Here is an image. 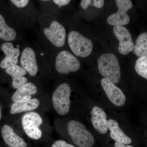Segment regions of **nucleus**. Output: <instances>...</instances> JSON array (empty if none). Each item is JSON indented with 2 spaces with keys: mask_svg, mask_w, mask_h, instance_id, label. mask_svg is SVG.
<instances>
[{
  "mask_svg": "<svg viewBox=\"0 0 147 147\" xmlns=\"http://www.w3.org/2000/svg\"><path fill=\"white\" fill-rule=\"evenodd\" d=\"M98 69L104 78L113 84L119 83L121 80L120 66L115 55L106 53L101 55L98 60Z\"/></svg>",
  "mask_w": 147,
  "mask_h": 147,
  "instance_id": "f257e3e1",
  "label": "nucleus"
},
{
  "mask_svg": "<svg viewBox=\"0 0 147 147\" xmlns=\"http://www.w3.org/2000/svg\"><path fill=\"white\" fill-rule=\"evenodd\" d=\"M137 73L144 79H147V57H143L137 60L135 65Z\"/></svg>",
  "mask_w": 147,
  "mask_h": 147,
  "instance_id": "412c9836",
  "label": "nucleus"
},
{
  "mask_svg": "<svg viewBox=\"0 0 147 147\" xmlns=\"http://www.w3.org/2000/svg\"><path fill=\"white\" fill-rule=\"evenodd\" d=\"M22 67L31 75L35 76L38 71L36 55L34 50L30 47L25 48L22 52L21 58Z\"/></svg>",
  "mask_w": 147,
  "mask_h": 147,
  "instance_id": "9b49d317",
  "label": "nucleus"
},
{
  "mask_svg": "<svg viewBox=\"0 0 147 147\" xmlns=\"http://www.w3.org/2000/svg\"><path fill=\"white\" fill-rule=\"evenodd\" d=\"M40 1H42L47 2L49 1H50V0H40Z\"/></svg>",
  "mask_w": 147,
  "mask_h": 147,
  "instance_id": "cd10ccee",
  "label": "nucleus"
},
{
  "mask_svg": "<svg viewBox=\"0 0 147 147\" xmlns=\"http://www.w3.org/2000/svg\"><path fill=\"white\" fill-rule=\"evenodd\" d=\"M108 129L110 131V137L116 142L128 145L131 143V139L125 134L119 127L118 123L113 119L108 121Z\"/></svg>",
  "mask_w": 147,
  "mask_h": 147,
  "instance_id": "f3484780",
  "label": "nucleus"
},
{
  "mask_svg": "<svg viewBox=\"0 0 147 147\" xmlns=\"http://www.w3.org/2000/svg\"><path fill=\"white\" fill-rule=\"evenodd\" d=\"M1 49L5 55V58L0 63V67L6 69L11 66L15 65L18 63V58L20 55V51L18 48L13 47L11 42L3 43L1 46Z\"/></svg>",
  "mask_w": 147,
  "mask_h": 147,
  "instance_id": "ddd939ff",
  "label": "nucleus"
},
{
  "mask_svg": "<svg viewBox=\"0 0 147 147\" xmlns=\"http://www.w3.org/2000/svg\"><path fill=\"white\" fill-rule=\"evenodd\" d=\"M37 89L35 85L28 82L18 88L11 97L14 102H24L30 100L32 95L36 94Z\"/></svg>",
  "mask_w": 147,
  "mask_h": 147,
  "instance_id": "dca6fc26",
  "label": "nucleus"
},
{
  "mask_svg": "<svg viewBox=\"0 0 147 147\" xmlns=\"http://www.w3.org/2000/svg\"><path fill=\"white\" fill-rule=\"evenodd\" d=\"M80 67L81 63L79 60L67 51H61L56 58L55 67L61 74H67L76 72Z\"/></svg>",
  "mask_w": 147,
  "mask_h": 147,
  "instance_id": "39448f33",
  "label": "nucleus"
},
{
  "mask_svg": "<svg viewBox=\"0 0 147 147\" xmlns=\"http://www.w3.org/2000/svg\"><path fill=\"white\" fill-rule=\"evenodd\" d=\"M52 147H75L73 145L68 144L63 140H58L54 143Z\"/></svg>",
  "mask_w": 147,
  "mask_h": 147,
  "instance_id": "b1692460",
  "label": "nucleus"
},
{
  "mask_svg": "<svg viewBox=\"0 0 147 147\" xmlns=\"http://www.w3.org/2000/svg\"><path fill=\"white\" fill-rule=\"evenodd\" d=\"M45 36L52 44L57 47H63L65 44V29L57 21H54L49 28L44 29Z\"/></svg>",
  "mask_w": 147,
  "mask_h": 147,
  "instance_id": "6e6552de",
  "label": "nucleus"
},
{
  "mask_svg": "<svg viewBox=\"0 0 147 147\" xmlns=\"http://www.w3.org/2000/svg\"><path fill=\"white\" fill-rule=\"evenodd\" d=\"M113 32L119 40L118 50L120 54L127 55L133 51L134 43L130 32L126 28L122 26H114Z\"/></svg>",
  "mask_w": 147,
  "mask_h": 147,
  "instance_id": "1a4fd4ad",
  "label": "nucleus"
},
{
  "mask_svg": "<svg viewBox=\"0 0 147 147\" xmlns=\"http://www.w3.org/2000/svg\"><path fill=\"white\" fill-rule=\"evenodd\" d=\"M2 135L6 144L10 147H26L27 144L15 133L13 128L9 125H4L2 129Z\"/></svg>",
  "mask_w": 147,
  "mask_h": 147,
  "instance_id": "2eb2a0df",
  "label": "nucleus"
},
{
  "mask_svg": "<svg viewBox=\"0 0 147 147\" xmlns=\"http://www.w3.org/2000/svg\"><path fill=\"white\" fill-rule=\"evenodd\" d=\"M53 1L59 7L67 5L70 2L71 0H53Z\"/></svg>",
  "mask_w": 147,
  "mask_h": 147,
  "instance_id": "393cba45",
  "label": "nucleus"
},
{
  "mask_svg": "<svg viewBox=\"0 0 147 147\" xmlns=\"http://www.w3.org/2000/svg\"><path fill=\"white\" fill-rule=\"evenodd\" d=\"M147 33H143L139 35L134 45L133 52L139 58L147 56Z\"/></svg>",
  "mask_w": 147,
  "mask_h": 147,
  "instance_id": "aec40b11",
  "label": "nucleus"
},
{
  "mask_svg": "<svg viewBox=\"0 0 147 147\" xmlns=\"http://www.w3.org/2000/svg\"><path fill=\"white\" fill-rule=\"evenodd\" d=\"M68 43L74 54L81 57H87L89 56L93 48L90 40L74 31L68 34Z\"/></svg>",
  "mask_w": 147,
  "mask_h": 147,
  "instance_id": "7ed1b4c3",
  "label": "nucleus"
},
{
  "mask_svg": "<svg viewBox=\"0 0 147 147\" xmlns=\"http://www.w3.org/2000/svg\"><path fill=\"white\" fill-rule=\"evenodd\" d=\"M118 10L111 14L107 19L108 24L111 26H125L130 22V18L127 11L132 7L130 0H116Z\"/></svg>",
  "mask_w": 147,
  "mask_h": 147,
  "instance_id": "0eeeda50",
  "label": "nucleus"
},
{
  "mask_svg": "<svg viewBox=\"0 0 147 147\" xmlns=\"http://www.w3.org/2000/svg\"><path fill=\"white\" fill-rule=\"evenodd\" d=\"M71 93L69 85L63 84L59 85L53 93L52 96L53 107L60 115H65L69 112Z\"/></svg>",
  "mask_w": 147,
  "mask_h": 147,
  "instance_id": "20e7f679",
  "label": "nucleus"
},
{
  "mask_svg": "<svg viewBox=\"0 0 147 147\" xmlns=\"http://www.w3.org/2000/svg\"><path fill=\"white\" fill-rule=\"evenodd\" d=\"M115 147H134L132 146H129L126 144H119V143L116 142L115 144Z\"/></svg>",
  "mask_w": 147,
  "mask_h": 147,
  "instance_id": "a878e982",
  "label": "nucleus"
},
{
  "mask_svg": "<svg viewBox=\"0 0 147 147\" xmlns=\"http://www.w3.org/2000/svg\"><path fill=\"white\" fill-rule=\"evenodd\" d=\"M2 113L1 110V106H0V120H1V118Z\"/></svg>",
  "mask_w": 147,
  "mask_h": 147,
  "instance_id": "bb28decb",
  "label": "nucleus"
},
{
  "mask_svg": "<svg viewBox=\"0 0 147 147\" xmlns=\"http://www.w3.org/2000/svg\"><path fill=\"white\" fill-rule=\"evenodd\" d=\"M11 2L18 8H24L28 5L29 0H10Z\"/></svg>",
  "mask_w": 147,
  "mask_h": 147,
  "instance_id": "5701e85b",
  "label": "nucleus"
},
{
  "mask_svg": "<svg viewBox=\"0 0 147 147\" xmlns=\"http://www.w3.org/2000/svg\"><path fill=\"white\" fill-rule=\"evenodd\" d=\"M93 126L96 131L101 134L107 133L108 129L107 114L102 108L96 106L90 112Z\"/></svg>",
  "mask_w": 147,
  "mask_h": 147,
  "instance_id": "f8f14e48",
  "label": "nucleus"
},
{
  "mask_svg": "<svg viewBox=\"0 0 147 147\" xmlns=\"http://www.w3.org/2000/svg\"><path fill=\"white\" fill-rule=\"evenodd\" d=\"M16 36L15 30L7 25L4 18L0 14V39L6 41H12L15 39Z\"/></svg>",
  "mask_w": 147,
  "mask_h": 147,
  "instance_id": "6ab92c4d",
  "label": "nucleus"
},
{
  "mask_svg": "<svg viewBox=\"0 0 147 147\" xmlns=\"http://www.w3.org/2000/svg\"><path fill=\"white\" fill-rule=\"evenodd\" d=\"M5 71L12 78V86L14 89H18L28 83V79L24 76L27 71L23 67L15 65L6 69Z\"/></svg>",
  "mask_w": 147,
  "mask_h": 147,
  "instance_id": "4468645a",
  "label": "nucleus"
},
{
  "mask_svg": "<svg viewBox=\"0 0 147 147\" xmlns=\"http://www.w3.org/2000/svg\"><path fill=\"white\" fill-rule=\"evenodd\" d=\"M67 130L69 135L76 146L79 147H92L93 146V136L81 123L70 121L67 125Z\"/></svg>",
  "mask_w": 147,
  "mask_h": 147,
  "instance_id": "f03ea898",
  "label": "nucleus"
},
{
  "mask_svg": "<svg viewBox=\"0 0 147 147\" xmlns=\"http://www.w3.org/2000/svg\"><path fill=\"white\" fill-rule=\"evenodd\" d=\"M101 84L108 99L114 105L122 106L125 104L126 97L119 88L105 78L102 79Z\"/></svg>",
  "mask_w": 147,
  "mask_h": 147,
  "instance_id": "9d476101",
  "label": "nucleus"
},
{
  "mask_svg": "<svg viewBox=\"0 0 147 147\" xmlns=\"http://www.w3.org/2000/svg\"><path fill=\"white\" fill-rule=\"evenodd\" d=\"M39 104V100L36 98L24 102H14L11 106L10 113L14 115L32 111L36 109Z\"/></svg>",
  "mask_w": 147,
  "mask_h": 147,
  "instance_id": "a211bd4d",
  "label": "nucleus"
},
{
  "mask_svg": "<svg viewBox=\"0 0 147 147\" xmlns=\"http://www.w3.org/2000/svg\"><path fill=\"white\" fill-rule=\"evenodd\" d=\"M42 123V118L36 112H29L22 117V124L24 131L30 138L35 140L42 137V132L39 127Z\"/></svg>",
  "mask_w": 147,
  "mask_h": 147,
  "instance_id": "423d86ee",
  "label": "nucleus"
},
{
  "mask_svg": "<svg viewBox=\"0 0 147 147\" xmlns=\"http://www.w3.org/2000/svg\"><path fill=\"white\" fill-rule=\"evenodd\" d=\"M104 5V0H82L81 5L82 8L87 9L90 5L98 8H101Z\"/></svg>",
  "mask_w": 147,
  "mask_h": 147,
  "instance_id": "4be33fe9",
  "label": "nucleus"
}]
</instances>
